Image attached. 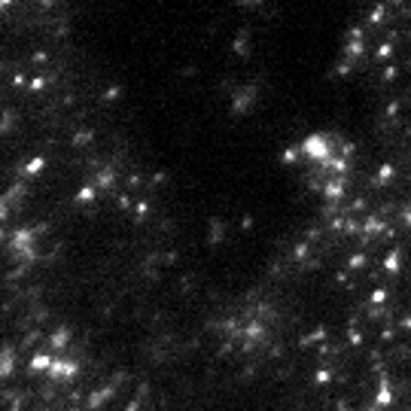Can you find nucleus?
I'll return each instance as SVG.
<instances>
[{"instance_id":"obj_1","label":"nucleus","mask_w":411,"mask_h":411,"mask_svg":"<svg viewBox=\"0 0 411 411\" xmlns=\"http://www.w3.org/2000/svg\"><path fill=\"white\" fill-rule=\"evenodd\" d=\"M76 369H79L76 363H67V360H55V366L49 369V378H64V381H67V378H73V375H76Z\"/></svg>"},{"instance_id":"obj_2","label":"nucleus","mask_w":411,"mask_h":411,"mask_svg":"<svg viewBox=\"0 0 411 411\" xmlns=\"http://www.w3.org/2000/svg\"><path fill=\"white\" fill-rule=\"evenodd\" d=\"M113 396V387L107 384V387H101V390H94V393H88V399H85V405L88 408H98V405H104L107 399Z\"/></svg>"},{"instance_id":"obj_3","label":"nucleus","mask_w":411,"mask_h":411,"mask_svg":"<svg viewBox=\"0 0 411 411\" xmlns=\"http://www.w3.org/2000/svg\"><path fill=\"white\" fill-rule=\"evenodd\" d=\"M244 338H247V347H250L253 341H262V338H265V326H262V323H247V326H244Z\"/></svg>"},{"instance_id":"obj_4","label":"nucleus","mask_w":411,"mask_h":411,"mask_svg":"<svg viewBox=\"0 0 411 411\" xmlns=\"http://www.w3.org/2000/svg\"><path fill=\"white\" fill-rule=\"evenodd\" d=\"M94 186H98V189H113V186H116V171H110V168L101 171V174L94 177Z\"/></svg>"},{"instance_id":"obj_5","label":"nucleus","mask_w":411,"mask_h":411,"mask_svg":"<svg viewBox=\"0 0 411 411\" xmlns=\"http://www.w3.org/2000/svg\"><path fill=\"white\" fill-rule=\"evenodd\" d=\"M378 232H387V223L378 219V216H369V219L363 223V235H378Z\"/></svg>"},{"instance_id":"obj_6","label":"nucleus","mask_w":411,"mask_h":411,"mask_svg":"<svg viewBox=\"0 0 411 411\" xmlns=\"http://www.w3.org/2000/svg\"><path fill=\"white\" fill-rule=\"evenodd\" d=\"M67 341H70V329H58V332L49 338V347H52V351H61Z\"/></svg>"},{"instance_id":"obj_7","label":"nucleus","mask_w":411,"mask_h":411,"mask_svg":"<svg viewBox=\"0 0 411 411\" xmlns=\"http://www.w3.org/2000/svg\"><path fill=\"white\" fill-rule=\"evenodd\" d=\"M323 338H326V329L320 326V329H314L311 335H302V341H299V344H302V347H311V344H317V341H323Z\"/></svg>"},{"instance_id":"obj_8","label":"nucleus","mask_w":411,"mask_h":411,"mask_svg":"<svg viewBox=\"0 0 411 411\" xmlns=\"http://www.w3.org/2000/svg\"><path fill=\"white\" fill-rule=\"evenodd\" d=\"M91 198H94V186H91V183H85V186L76 192V201H79V204H88Z\"/></svg>"},{"instance_id":"obj_9","label":"nucleus","mask_w":411,"mask_h":411,"mask_svg":"<svg viewBox=\"0 0 411 411\" xmlns=\"http://www.w3.org/2000/svg\"><path fill=\"white\" fill-rule=\"evenodd\" d=\"M366 262H369L366 253H351V256H347V268H363Z\"/></svg>"},{"instance_id":"obj_10","label":"nucleus","mask_w":411,"mask_h":411,"mask_svg":"<svg viewBox=\"0 0 411 411\" xmlns=\"http://www.w3.org/2000/svg\"><path fill=\"white\" fill-rule=\"evenodd\" d=\"M399 256H402L399 250L387 253V259H384V268H387V271H399Z\"/></svg>"},{"instance_id":"obj_11","label":"nucleus","mask_w":411,"mask_h":411,"mask_svg":"<svg viewBox=\"0 0 411 411\" xmlns=\"http://www.w3.org/2000/svg\"><path fill=\"white\" fill-rule=\"evenodd\" d=\"M384 302H387V293H384V290H375V293H372V305H375V308H384Z\"/></svg>"},{"instance_id":"obj_12","label":"nucleus","mask_w":411,"mask_h":411,"mask_svg":"<svg viewBox=\"0 0 411 411\" xmlns=\"http://www.w3.org/2000/svg\"><path fill=\"white\" fill-rule=\"evenodd\" d=\"M314 381H317V384H329V381H332V369H320V372L314 375Z\"/></svg>"},{"instance_id":"obj_13","label":"nucleus","mask_w":411,"mask_h":411,"mask_svg":"<svg viewBox=\"0 0 411 411\" xmlns=\"http://www.w3.org/2000/svg\"><path fill=\"white\" fill-rule=\"evenodd\" d=\"M369 21H372V24H381V21H384V6L372 9V12H369Z\"/></svg>"},{"instance_id":"obj_14","label":"nucleus","mask_w":411,"mask_h":411,"mask_svg":"<svg viewBox=\"0 0 411 411\" xmlns=\"http://www.w3.org/2000/svg\"><path fill=\"white\" fill-rule=\"evenodd\" d=\"M390 177H393V165H384V168L378 171V183H387Z\"/></svg>"},{"instance_id":"obj_15","label":"nucleus","mask_w":411,"mask_h":411,"mask_svg":"<svg viewBox=\"0 0 411 411\" xmlns=\"http://www.w3.org/2000/svg\"><path fill=\"white\" fill-rule=\"evenodd\" d=\"M347 344H354V347H357V344H363V335L357 332V326H351V332H347Z\"/></svg>"},{"instance_id":"obj_16","label":"nucleus","mask_w":411,"mask_h":411,"mask_svg":"<svg viewBox=\"0 0 411 411\" xmlns=\"http://www.w3.org/2000/svg\"><path fill=\"white\" fill-rule=\"evenodd\" d=\"M125 186H128V189H140V186H143V177H137V174H131Z\"/></svg>"},{"instance_id":"obj_17","label":"nucleus","mask_w":411,"mask_h":411,"mask_svg":"<svg viewBox=\"0 0 411 411\" xmlns=\"http://www.w3.org/2000/svg\"><path fill=\"white\" fill-rule=\"evenodd\" d=\"M308 253H311L308 244H299V247H296V259H308Z\"/></svg>"},{"instance_id":"obj_18","label":"nucleus","mask_w":411,"mask_h":411,"mask_svg":"<svg viewBox=\"0 0 411 411\" xmlns=\"http://www.w3.org/2000/svg\"><path fill=\"white\" fill-rule=\"evenodd\" d=\"M40 168H43V159H34V162H30V165H27V174H37V171H40Z\"/></svg>"},{"instance_id":"obj_19","label":"nucleus","mask_w":411,"mask_h":411,"mask_svg":"<svg viewBox=\"0 0 411 411\" xmlns=\"http://www.w3.org/2000/svg\"><path fill=\"white\" fill-rule=\"evenodd\" d=\"M116 94H119V88H116V85H110V88H107V91H104V101H113V98H116Z\"/></svg>"},{"instance_id":"obj_20","label":"nucleus","mask_w":411,"mask_h":411,"mask_svg":"<svg viewBox=\"0 0 411 411\" xmlns=\"http://www.w3.org/2000/svg\"><path fill=\"white\" fill-rule=\"evenodd\" d=\"M335 411H354V405H351L347 399H338V405H335Z\"/></svg>"},{"instance_id":"obj_21","label":"nucleus","mask_w":411,"mask_h":411,"mask_svg":"<svg viewBox=\"0 0 411 411\" xmlns=\"http://www.w3.org/2000/svg\"><path fill=\"white\" fill-rule=\"evenodd\" d=\"M283 162H296V149H287L283 152Z\"/></svg>"},{"instance_id":"obj_22","label":"nucleus","mask_w":411,"mask_h":411,"mask_svg":"<svg viewBox=\"0 0 411 411\" xmlns=\"http://www.w3.org/2000/svg\"><path fill=\"white\" fill-rule=\"evenodd\" d=\"M165 180H168V174H152V183H155V186H159V183H165Z\"/></svg>"},{"instance_id":"obj_23","label":"nucleus","mask_w":411,"mask_h":411,"mask_svg":"<svg viewBox=\"0 0 411 411\" xmlns=\"http://www.w3.org/2000/svg\"><path fill=\"white\" fill-rule=\"evenodd\" d=\"M402 219H405V223H408V226H411V204H408V210L402 213Z\"/></svg>"},{"instance_id":"obj_24","label":"nucleus","mask_w":411,"mask_h":411,"mask_svg":"<svg viewBox=\"0 0 411 411\" xmlns=\"http://www.w3.org/2000/svg\"><path fill=\"white\" fill-rule=\"evenodd\" d=\"M402 326H405V329H411V317H408V320H405V323H402Z\"/></svg>"}]
</instances>
